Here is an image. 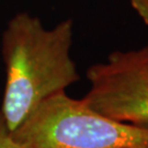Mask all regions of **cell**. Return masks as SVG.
Instances as JSON below:
<instances>
[{"instance_id":"cell-1","label":"cell","mask_w":148,"mask_h":148,"mask_svg":"<svg viewBox=\"0 0 148 148\" xmlns=\"http://www.w3.org/2000/svg\"><path fill=\"white\" fill-rule=\"evenodd\" d=\"M74 23L46 29L37 16L18 13L2 34L5 85L1 111L11 132L42 101L79 81L70 56Z\"/></svg>"},{"instance_id":"cell-2","label":"cell","mask_w":148,"mask_h":148,"mask_svg":"<svg viewBox=\"0 0 148 148\" xmlns=\"http://www.w3.org/2000/svg\"><path fill=\"white\" fill-rule=\"evenodd\" d=\"M21 148H148V127L115 121L58 92L12 132Z\"/></svg>"},{"instance_id":"cell-3","label":"cell","mask_w":148,"mask_h":148,"mask_svg":"<svg viewBox=\"0 0 148 148\" xmlns=\"http://www.w3.org/2000/svg\"><path fill=\"white\" fill-rule=\"evenodd\" d=\"M90 90L82 100L115 121L148 127V45L113 52L87 70Z\"/></svg>"},{"instance_id":"cell-4","label":"cell","mask_w":148,"mask_h":148,"mask_svg":"<svg viewBox=\"0 0 148 148\" xmlns=\"http://www.w3.org/2000/svg\"><path fill=\"white\" fill-rule=\"evenodd\" d=\"M0 148H21L20 145L14 140L12 132L8 127V124L1 111V101H0Z\"/></svg>"},{"instance_id":"cell-5","label":"cell","mask_w":148,"mask_h":148,"mask_svg":"<svg viewBox=\"0 0 148 148\" xmlns=\"http://www.w3.org/2000/svg\"><path fill=\"white\" fill-rule=\"evenodd\" d=\"M130 2L144 23L148 25V0H130Z\"/></svg>"}]
</instances>
